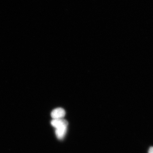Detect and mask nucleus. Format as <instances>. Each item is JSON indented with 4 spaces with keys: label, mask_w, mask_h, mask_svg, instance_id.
<instances>
[{
    "label": "nucleus",
    "mask_w": 153,
    "mask_h": 153,
    "mask_svg": "<svg viewBox=\"0 0 153 153\" xmlns=\"http://www.w3.org/2000/svg\"><path fill=\"white\" fill-rule=\"evenodd\" d=\"M66 115L65 110L61 108H55L52 111L51 114V117L53 119H62Z\"/></svg>",
    "instance_id": "obj_1"
},
{
    "label": "nucleus",
    "mask_w": 153,
    "mask_h": 153,
    "mask_svg": "<svg viewBox=\"0 0 153 153\" xmlns=\"http://www.w3.org/2000/svg\"><path fill=\"white\" fill-rule=\"evenodd\" d=\"M51 124L52 126L55 129L60 128L63 126H68V122L66 120L62 119H53L51 122Z\"/></svg>",
    "instance_id": "obj_2"
},
{
    "label": "nucleus",
    "mask_w": 153,
    "mask_h": 153,
    "mask_svg": "<svg viewBox=\"0 0 153 153\" xmlns=\"http://www.w3.org/2000/svg\"><path fill=\"white\" fill-rule=\"evenodd\" d=\"M67 126H63L56 129L55 130V134L57 138L59 140L63 139L66 135L67 131Z\"/></svg>",
    "instance_id": "obj_3"
},
{
    "label": "nucleus",
    "mask_w": 153,
    "mask_h": 153,
    "mask_svg": "<svg viewBox=\"0 0 153 153\" xmlns=\"http://www.w3.org/2000/svg\"><path fill=\"white\" fill-rule=\"evenodd\" d=\"M148 153H153V147H152L150 148Z\"/></svg>",
    "instance_id": "obj_4"
}]
</instances>
